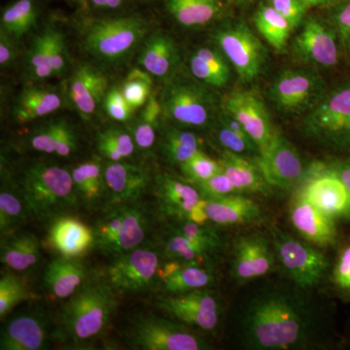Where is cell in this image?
Wrapping results in <instances>:
<instances>
[{
	"label": "cell",
	"instance_id": "cell-2",
	"mask_svg": "<svg viewBox=\"0 0 350 350\" xmlns=\"http://www.w3.org/2000/svg\"><path fill=\"white\" fill-rule=\"evenodd\" d=\"M117 306V292L107 280L88 278L62 308L55 336L64 344L92 342L107 330Z\"/></svg>",
	"mask_w": 350,
	"mask_h": 350
},
{
	"label": "cell",
	"instance_id": "cell-18",
	"mask_svg": "<svg viewBox=\"0 0 350 350\" xmlns=\"http://www.w3.org/2000/svg\"><path fill=\"white\" fill-rule=\"evenodd\" d=\"M105 190L113 206L137 202L150 185V174L144 167L124 162L105 165Z\"/></svg>",
	"mask_w": 350,
	"mask_h": 350
},
{
	"label": "cell",
	"instance_id": "cell-30",
	"mask_svg": "<svg viewBox=\"0 0 350 350\" xmlns=\"http://www.w3.org/2000/svg\"><path fill=\"white\" fill-rule=\"evenodd\" d=\"M2 264L13 271H24L40 260V243L31 232H17L2 237Z\"/></svg>",
	"mask_w": 350,
	"mask_h": 350
},
{
	"label": "cell",
	"instance_id": "cell-28",
	"mask_svg": "<svg viewBox=\"0 0 350 350\" xmlns=\"http://www.w3.org/2000/svg\"><path fill=\"white\" fill-rule=\"evenodd\" d=\"M160 282L163 293L182 294L213 286L215 275L207 266L170 261L161 268Z\"/></svg>",
	"mask_w": 350,
	"mask_h": 350
},
{
	"label": "cell",
	"instance_id": "cell-59",
	"mask_svg": "<svg viewBox=\"0 0 350 350\" xmlns=\"http://www.w3.org/2000/svg\"><path fill=\"white\" fill-rule=\"evenodd\" d=\"M207 204H208V198L202 196V199L193 207L192 211L188 214L185 220L191 221V222H194L196 224L208 225L211 221H209L208 215H207Z\"/></svg>",
	"mask_w": 350,
	"mask_h": 350
},
{
	"label": "cell",
	"instance_id": "cell-15",
	"mask_svg": "<svg viewBox=\"0 0 350 350\" xmlns=\"http://www.w3.org/2000/svg\"><path fill=\"white\" fill-rule=\"evenodd\" d=\"M223 109L243 126L260 153L269 146L278 129L259 94L252 90L232 91L223 101Z\"/></svg>",
	"mask_w": 350,
	"mask_h": 350
},
{
	"label": "cell",
	"instance_id": "cell-62",
	"mask_svg": "<svg viewBox=\"0 0 350 350\" xmlns=\"http://www.w3.org/2000/svg\"><path fill=\"white\" fill-rule=\"evenodd\" d=\"M234 1L238 2L239 4H247L252 0H234Z\"/></svg>",
	"mask_w": 350,
	"mask_h": 350
},
{
	"label": "cell",
	"instance_id": "cell-25",
	"mask_svg": "<svg viewBox=\"0 0 350 350\" xmlns=\"http://www.w3.org/2000/svg\"><path fill=\"white\" fill-rule=\"evenodd\" d=\"M219 163L239 194L269 196L273 193V188L267 183L256 159L251 160L250 157L224 150Z\"/></svg>",
	"mask_w": 350,
	"mask_h": 350
},
{
	"label": "cell",
	"instance_id": "cell-7",
	"mask_svg": "<svg viewBox=\"0 0 350 350\" xmlns=\"http://www.w3.org/2000/svg\"><path fill=\"white\" fill-rule=\"evenodd\" d=\"M155 306L170 319L206 333H215L224 317L222 298L211 288L159 295Z\"/></svg>",
	"mask_w": 350,
	"mask_h": 350
},
{
	"label": "cell",
	"instance_id": "cell-40",
	"mask_svg": "<svg viewBox=\"0 0 350 350\" xmlns=\"http://www.w3.org/2000/svg\"><path fill=\"white\" fill-rule=\"evenodd\" d=\"M27 206L22 196L6 187L0 193V230L1 237L12 234L16 228L27 220Z\"/></svg>",
	"mask_w": 350,
	"mask_h": 350
},
{
	"label": "cell",
	"instance_id": "cell-4",
	"mask_svg": "<svg viewBox=\"0 0 350 350\" xmlns=\"http://www.w3.org/2000/svg\"><path fill=\"white\" fill-rule=\"evenodd\" d=\"M269 237L278 269L299 286L315 290L330 275L332 262L320 247L275 225L269 229Z\"/></svg>",
	"mask_w": 350,
	"mask_h": 350
},
{
	"label": "cell",
	"instance_id": "cell-61",
	"mask_svg": "<svg viewBox=\"0 0 350 350\" xmlns=\"http://www.w3.org/2000/svg\"><path fill=\"white\" fill-rule=\"evenodd\" d=\"M310 7H324V8H331V7L337 5L345 0H303Z\"/></svg>",
	"mask_w": 350,
	"mask_h": 350
},
{
	"label": "cell",
	"instance_id": "cell-14",
	"mask_svg": "<svg viewBox=\"0 0 350 350\" xmlns=\"http://www.w3.org/2000/svg\"><path fill=\"white\" fill-rule=\"evenodd\" d=\"M255 159L267 183L273 189L297 187L305 176L306 169L300 154L278 130L269 146Z\"/></svg>",
	"mask_w": 350,
	"mask_h": 350
},
{
	"label": "cell",
	"instance_id": "cell-27",
	"mask_svg": "<svg viewBox=\"0 0 350 350\" xmlns=\"http://www.w3.org/2000/svg\"><path fill=\"white\" fill-rule=\"evenodd\" d=\"M63 105L61 94L49 87H25L18 94L12 107L17 123L27 124L56 112Z\"/></svg>",
	"mask_w": 350,
	"mask_h": 350
},
{
	"label": "cell",
	"instance_id": "cell-22",
	"mask_svg": "<svg viewBox=\"0 0 350 350\" xmlns=\"http://www.w3.org/2000/svg\"><path fill=\"white\" fill-rule=\"evenodd\" d=\"M154 191L160 211L167 217L185 220L202 195L194 184L180 180L167 174H158Z\"/></svg>",
	"mask_w": 350,
	"mask_h": 350
},
{
	"label": "cell",
	"instance_id": "cell-5",
	"mask_svg": "<svg viewBox=\"0 0 350 350\" xmlns=\"http://www.w3.org/2000/svg\"><path fill=\"white\" fill-rule=\"evenodd\" d=\"M133 349L144 350H208L213 345L192 327L151 313L137 314L128 330Z\"/></svg>",
	"mask_w": 350,
	"mask_h": 350
},
{
	"label": "cell",
	"instance_id": "cell-10",
	"mask_svg": "<svg viewBox=\"0 0 350 350\" xmlns=\"http://www.w3.org/2000/svg\"><path fill=\"white\" fill-rule=\"evenodd\" d=\"M278 269L271 237L260 232L241 234L232 243L230 275L239 286L257 282Z\"/></svg>",
	"mask_w": 350,
	"mask_h": 350
},
{
	"label": "cell",
	"instance_id": "cell-48",
	"mask_svg": "<svg viewBox=\"0 0 350 350\" xmlns=\"http://www.w3.org/2000/svg\"><path fill=\"white\" fill-rule=\"evenodd\" d=\"M103 105L108 116L120 123L130 121L135 111L130 103L126 101L122 90L117 87H112L108 90Z\"/></svg>",
	"mask_w": 350,
	"mask_h": 350
},
{
	"label": "cell",
	"instance_id": "cell-51",
	"mask_svg": "<svg viewBox=\"0 0 350 350\" xmlns=\"http://www.w3.org/2000/svg\"><path fill=\"white\" fill-rule=\"evenodd\" d=\"M202 196L206 198L224 197L232 194H239L234 184L222 172V170L211 178L200 183L195 184Z\"/></svg>",
	"mask_w": 350,
	"mask_h": 350
},
{
	"label": "cell",
	"instance_id": "cell-35",
	"mask_svg": "<svg viewBox=\"0 0 350 350\" xmlns=\"http://www.w3.org/2000/svg\"><path fill=\"white\" fill-rule=\"evenodd\" d=\"M162 250L163 257L170 261L207 267L211 261V255L200 250L172 227L163 239Z\"/></svg>",
	"mask_w": 350,
	"mask_h": 350
},
{
	"label": "cell",
	"instance_id": "cell-23",
	"mask_svg": "<svg viewBox=\"0 0 350 350\" xmlns=\"http://www.w3.org/2000/svg\"><path fill=\"white\" fill-rule=\"evenodd\" d=\"M48 340V323L39 313H25L9 320L2 329L1 350H40Z\"/></svg>",
	"mask_w": 350,
	"mask_h": 350
},
{
	"label": "cell",
	"instance_id": "cell-34",
	"mask_svg": "<svg viewBox=\"0 0 350 350\" xmlns=\"http://www.w3.org/2000/svg\"><path fill=\"white\" fill-rule=\"evenodd\" d=\"M38 19V9L34 0H15L2 10L0 31L19 40L36 27Z\"/></svg>",
	"mask_w": 350,
	"mask_h": 350
},
{
	"label": "cell",
	"instance_id": "cell-21",
	"mask_svg": "<svg viewBox=\"0 0 350 350\" xmlns=\"http://www.w3.org/2000/svg\"><path fill=\"white\" fill-rule=\"evenodd\" d=\"M206 211L211 223L224 227L259 225L267 220L261 204L243 194L208 198Z\"/></svg>",
	"mask_w": 350,
	"mask_h": 350
},
{
	"label": "cell",
	"instance_id": "cell-20",
	"mask_svg": "<svg viewBox=\"0 0 350 350\" xmlns=\"http://www.w3.org/2000/svg\"><path fill=\"white\" fill-rule=\"evenodd\" d=\"M46 245L66 258H80L94 246V230L72 216L62 215L51 221Z\"/></svg>",
	"mask_w": 350,
	"mask_h": 350
},
{
	"label": "cell",
	"instance_id": "cell-53",
	"mask_svg": "<svg viewBox=\"0 0 350 350\" xmlns=\"http://www.w3.org/2000/svg\"><path fill=\"white\" fill-rule=\"evenodd\" d=\"M195 53L204 59L218 75L222 76L225 80L229 82L230 77H231V68H230L229 61L223 54L222 51L215 49V48L200 47L195 51Z\"/></svg>",
	"mask_w": 350,
	"mask_h": 350
},
{
	"label": "cell",
	"instance_id": "cell-32",
	"mask_svg": "<svg viewBox=\"0 0 350 350\" xmlns=\"http://www.w3.org/2000/svg\"><path fill=\"white\" fill-rule=\"evenodd\" d=\"M253 22L257 31L275 52H285L294 29L283 16L267 2H262L253 16Z\"/></svg>",
	"mask_w": 350,
	"mask_h": 350
},
{
	"label": "cell",
	"instance_id": "cell-36",
	"mask_svg": "<svg viewBox=\"0 0 350 350\" xmlns=\"http://www.w3.org/2000/svg\"><path fill=\"white\" fill-rule=\"evenodd\" d=\"M202 142L194 133L182 129L170 128L163 139V153L167 162L181 165L202 150Z\"/></svg>",
	"mask_w": 350,
	"mask_h": 350
},
{
	"label": "cell",
	"instance_id": "cell-17",
	"mask_svg": "<svg viewBox=\"0 0 350 350\" xmlns=\"http://www.w3.org/2000/svg\"><path fill=\"white\" fill-rule=\"evenodd\" d=\"M288 215L295 232L308 243L320 248L337 244L335 219L317 208L298 191L295 190L290 200Z\"/></svg>",
	"mask_w": 350,
	"mask_h": 350
},
{
	"label": "cell",
	"instance_id": "cell-33",
	"mask_svg": "<svg viewBox=\"0 0 350 350\" xmlns=\"http://www.w3.org/2000/svg\"><path fill=\"white\" fill-rule=\"evenodd\" d=\"M76 193L87 206L98 204L105 194V167L100 161L80 163L71 172Z\"/></svg>",
	"mask_w": 350,
	"mask_h": 350
},
{
	"label": "cell",
	"instance_id": "cell-41",
	"mask_svg": "<svg viewBox=\"0 0 350 350\" xmlns=\"http://www.w3.org/2000/svg\"><path fill=\"white\" fill-rule=\"evenodd\" d=\"M34 298L24 280L12 273H2L0 278V317L5 319L23 301Z\"/></svg>",
	"mask_w": 350,
	"mask_h": 350
},
{
	"label": "cell",
	"instance_id": "cell-56",
	"mask_svg": "<svg viewBox=\"0 0 350 350\" xmlns=\"http://www.w3.org/2000/svg\"><path fill=\"white\" fill-rule=\"evenodd\" d=\"M163 115L162 101L159 100L156 93H152L148 100L145 103L144 110L140 114V119L158 128L160 118Z\"/></svg>",
	"mask_w": 350,
	"mask_h": 350
},
{
	"label": "cell",
	"instance_id": "cell-24",
	"mask_svg": "<svg viewBox=\"0 0 350 350\" xmlns=\"http://www.w3.org/2000/svg\"><path fill=\"white\" fill-rule=\"evenodd\" d=\"M87 280L86 267L79 258L61 256L46 267L42 285L52 298L63 300L72 296Z\"/></svg>",
	"mask_w": 350,
	"mask_h": 350
},
{
	"label": "cell",
	"instance_id": "cell-31",
	"mask_svg": "<svg viewBox=\"0 0 350 350\" xmlns=\"http://www.w3.org/2000/svg\"><path fill=\"white\" fill-rule=\"evenodd\" d=\"M167 10L182 27H198L220 17L223 5L221 0H169Z\"/></svg>",
	"mask_w": 350,
	"mask_h": 350
},
{
	"label": "cell",
	"instance_id": "cell-13",
	"mask_svg": "<svg viewBox=\"0 0 350 350\" xmlns=\"http://www.w3.org/2000/svg\"><path fill=\"white\" fill-rule=\"evenodd\" d=\"M296 191L330 217L350 222L349 190L327 163L315 162L306 169Z\"/></svg>",
	"mask_w": 350,
	"mask_h": 350
},
{
	"label": "cell",
	"instance_id": "cell-54",
	"mask_svg": "<svg viewBox=\"0 0 350 350\" xmlns=\"http://www.w3.org/2000/svg\"><path fill=\"white\" fill-rule=\"evenodd\" d=\"M157 128L144 120H138L133 129V137L135 144L142 150H149L156 142Z\"/></svg>",
	"mask_w": 350,
	"mask_h": 350
},
{
	"label": "cell",
	"instance_id": "cell-29",
	"mask_svg": "<svg viewBox=\"0 0 350 350\" xmlns=\"http://www.w3.org/2000/svg\"><path fill=\"white\" fill-rule=\"evenodd\" d=\"M178 62V48L174 39L163 32H156L149 36L138 56L140 66L152 76L158 78H165L172 75Z\"/></svg>",
	"mask_w": 350,
	"mask_h": 350
},
{
	"label": "cell",
	"instance_id": "cell-47",
	"mask_svg": "<svg viewBox=\"0 0 350 350\" xmlns=\"http://www.w3.org/2000/svg\"><path fill=\"white\" fill-rule=\"evenodd\" d=\"M49 36V55L55 75L59 77L64 75L68 66V53L66 38L63 32L53 25L47 27Z\"/></svg>",
	"mask_w": 350,
	"mask_h": 350
},
{
	"label": "cell",
	"instance_id": "cell-11",
	"mask_svg": "<svg viewBox=\"0 0 350 350\" xmlns=\"http://www.w3.org/2000/svg\"><path fill=\"white\" fill-rule=\"evenodd\" d=\"M325 93L323 79L310 69L283 70L269 88L271 103L283 114L310 111Z\"/></svg>",
	"mask_w": 350,
	"mask_h": 350
},
{
	"label": "cell",
	"instance_id": "cell-43",
	"mask_svg": "<svg viewBox=\"0 0 350 350\" xmlns=\"http://www.w3.org/2000/svg\"><path fill=\"white\" fill-rule=\"evenodd\" d=\"M329 280L333 291L342 300L350 301V239L338 250Z\"/></svg>",
	"mask_w": 350,
	"mask_h": 350
},
{
	"label": "cell",
	"instance_id": "cell-9",
	"mask_svg": "<svg viewBox=\"0 0 350 350\" xmlns=\"http://www.w3.org/2000/svg\"><path fill=\"white\" fill-rule=\"evenodd\" d=\"M161 101L163 118L188 128H206L216 109L215 98L211 92L185 80L167 85Z\"/></svg>",
	"mask_w": 350,
	"mask_h": 350
},
{
	"label": "cell",
	"instance_id": "cell-52",
	"mask_svg": "<svg viewBox=\"0 0 350 350\" xmlns=\"http://www.w3.org/2000/svg\"><path fill=\"white\" fill-rule=\"evenodd\" d=\"M189 68L191 73L199 81L204 83L213 87H224L228 84L227 80H225L220 75H218L213 68L207 64L204 59H202L199 55L194 54L189 59Z\"/></svg>",
	"mask_w": 350,
	"mask_h": 350
},
{
	"label": "cell",
	"instance_id": "cell-16",
	"mask_svg": "<svg viewBox=\"0 0 350 350\" xmlns=\"http://www.w3.org/2000/svg\"><path fill=\"white\" fill-rule=\"evenodd\" d=\"M338 36L328 21L306 17L303 27L292 43L294 56L303 63L322 68L338 64Z\"/></svg>",
	"mask_w": 350,
	"mask_h": 350
},
{
	"label": "cell",
	"instance_id": "cell-57",
	"mask_svg": "<svg viewBox=\"0 0 350 350\" xmlns=\"http://www.w3.org/2000/svg\"><path fill=\"white\" fill-rule=\"evenodd\" d=\"M328 149L350 156V107L345 117L344 125L338 131L337 137L334 138L333 142L329 145Z\"/></svg>",
	"mask_w": 350,
	"mask_h": 350
},
{
	"label": "cell",
	"instance_id": "cell-46",
	"mask_svg": "<svg viewBox=\"0 0 350 350\" xmlns=\"http://www.w3.org/2000/svg\"><path fill=\"white\" fill-rule=\"evenodd\" d=\"M215 137L224 150L232 152L239 155L253 156L255 158L260 155L259 147L253 140L241 137L219 119L215 128Z\"/></svg>",
	"mask_w": 350,
	"mask_h": 350
},
{
	"label": "cell",
	"instance_id": "cell-12",
	"mask_svg": "<svg viewBox=\"0 0 350 350\" xmlns=\"http://www.w3.org/2000/svg\"><path fill=\"white\" fill-rule=\"evenodd\" d=\"M160 255L137 247L116 256L107 267L105 280L120 294H137L151 289L160 280Z\"/></svg>",
	"mask_w": 350,
	"mask_h": 350
},
{
	"label": "cell",
	"instance_id": "cell-64",
	"mask_svg": "<svg viewBox=\"0 0 350 350\" xmlns=\"http://www.w3.org/2000/svg\"><path fill=\"white\" fill-rule=\"evenodd\" d=\"M349 54H350V48H349Z\"/></svg>",
	"mask_w": 350,
	"mask_h": 350
},
{
	"label": "cell",
	"instance_id": "cell-19",
	"mask_svg": "<svg viewBox=\"0 0 350 350\" xmlns=\"http://www.w3.org/2000/svg\"><path fill=\"white\" fill-rule=\"evenodd\" d=\"M107 76L89 64H81L69 79L68 94L76 111L89 120L103 103L108 92Z\"/></svg>",
	"mask_w": 350,
	"mask_h": 350
},
{
	"label": "cell",
	"instance_id": "cell-42",
	"mask_svg": "<svg viewBox=\"0 0 350 350\" xmlns=\"http://www.w3.org/2000/svg\"><path fill=\"white\" fill-rule=\"evenodd\" d=\"M152 75L140 68L131 69L122 86V93L133 109L144 107L152 94Z\"/></svg>",
	"mask_w": 350,
	"mask_h": 350
},
{
	"label": "cell",
	"instance_id": "cell-3",
	"mask_svg": "<svg viewBox=\"0 0 350 350\" xmlns=\"http://www.w3.org/2000/svg\"><path fill=\"white\" fill-rule=\"evenodd\" d=\"M19 192L29 214L39 221L54 220L79 202L71 172L51 163L27 167Z\"/></svg>",
	"mask_w": 350,
	"mask_h": 350
},
{
	"label": "cell",
	"instance_id": "cell-55",
	"mask_svg": "<svg viewBox=\"0 0 350 350\" xmlns=\"http://www.w3.org/2000/svg\"><path fill=\"white\" fill-rule=\"evenodd\" d=\"M19 55L17 40L5 31H0V64L1 68H8L17 59Z\"/></svg>",
	"mask_w": 350,
	"mask_h": 350
},
{
	"label": "cell",
	"instance_id": "cell-37",
	"mask_svg": "<svg viewBox=\"0 0 350 350\" xmlns=\"http://www.w3.org/2000/svg\"><path fill=\"white\" fill-rule=\"evenodd\" d=\"M96 146L98 153L109 162H123L135 150L133 135L121 128H107L96 135Z\"/></svg>",
	"mask_w": 350,
	"mask_h": 350
},
{
	"label": "cell",
	"instance_id": "cell-60",
	"mask_svg": "<svg viewBox=\"0 0 350 350\" xmlns=\"http://www.w3.org/2000/svg\"><path fill=\"white\" fill-rule=\"evenodd\" d=\"M96 9H116L123 4L124 0H89Z\"/></svg>",
	"mask_w": 350,
	"mask_h": 350
},
{
	"label": "cell",
	"instance_id": "cell-49",
	"mask_svg": "<svg viewBox=\"0 0 350 350\" xmlns=\"http://www.w3.org/2000/svg\"><path fill=\"white\" fill-rule=\"evenodd\" d=\"M267 3L283 16L294 29L303 25L308 10L312 8L303 0H267Z\"/></svg>",
	"mask_w": 350,
	"mask_h": 350
},
{
	"label": "cell",
	"instance_id": "cell-63",
	"mask_svg": "<svg viewBox=\"0 0 350 350\" xmlns=\"http://www.w3.org/2000/svg\"><path fill=\"white\" fill-rule=\"evenodd\" d=\"M347 158H349V160H350V156L347 157Z\"/></svg>",
	"mask_w": 350,
	"mask_h": 350
},
{
	"label": "cell",
	"instance_id": "cell-6",
	"mask_svg": "<svg viewBox=\"0 0 350 350\" xmlns=\"http://www.w3.org/2000/svg\"><path fill=\"white\" fill-rule=\"evenodd\" d=\"M148 27L138 16L98 20L85 31L83 46L86 52L100 61H121L146 36Z\"/></svg>",
	"mask_w": 350,
	"mask_h": 350
},
{
	"label": "cell",
	"instance_id": "cell-1",
	"mask_svg": "<svg viewBox=\"0 0 350 350\" xmlns=\"http://www.w3.org/2000/svg\"><path fill=\"white\" fill-rule=\"evenodd\" d=\"M314 290L285 280L255 285L236 314L239 347L248 350H317L332 347L333 317Z\"/></svg>",
	"mask_w": 350,
	"mask_h": 350
},
{
	"label": "cell",
	"instance_id": "cell-50",
	"mask_svg": "<svg viewBox=\"0 0 350 350\" xmlns=\"http://www.w3.org/2000/svg\"><path fill=\"white\" fill-rule=\"evenodd\" d=\"M332 27L337 32L340 43L350 48V0H345L329 8V19Z\"/></svg>",
	"mask_w": 350,
	"mask_h": 350
},
{
	"label": "cell",
	"instance_id": "cell-26",
	"mask_svg": "<svg viewBox=\"0 0 350 350\" xmlns=\"http://www.w3.org/2000/svg\"><path fill=\"white\" fill-rule=\"evenodd\" d=\"M118 206L121 214L119 234L107 252L115 256L139 247L146 239L151 225L150 214L139 202Z\"/></svg>",
	"mask_w": 350,
	"mask_h": 350
},
{
	"label": "cell",
	"instance_id": "cell-38",
	"mask_svg": "<svg viewBox=\"0 0 350 350\" xmlns=\"http://www.w3.org/2000/svg\"><path fill=\"white\" fill-rule=\"evenodd\" d=\"M25 68L29 77L36 81L56 77L51 64L47 27L32 39L25 55Z\"/></svg>",
	"mask_w": 350,
	"mask_h": 350
},
{
	"label": "cell",
	"instance_id": "cell-58",
	"mask_svg": "<svg viewBox=\"0 0 350 350\" xmlns=\"http://www.w3.org/2000/svg\"><path fill=\"white\" fill-rule=\"evenodd\" d=\"M328 167L333 170L334 174L337 175L347 188L350 194V160L347 159H338V160L331 161L327 163Z\"/></svg>",
	"mask_w": 350,
	"mask_h": 350
},
{
	"label": "cell",
	"instance_id": "cell-39",
	"mask_svg": "<svg viewBox=\"0 0 350 350\" xmlns=\"http://www.w3.org/2000/svg\"><path fill=\"white\" fill-rule=\"evenodd\" d=\"M174 229L181 232L195 246L213 256L224 248L225 241L222 236L209 225H199L188 220H177Z\"/></svg>",
	"mask_w": 350,
	"mask_h": 350
},
{
	"label": "cell",
	"instance_id": "cell-44",
	"mask_svg": "<svg viewBox=\"0 0 350 350\" xmlns=\"http://www.w3.org/2000/svg\"><path fill=\"white\" fill-rule=\"evenodd\" d=\"M68 126L66 120H55L41 126L29 138L31 148L41 153L56 154L57 146Z\"/></svg>",
	"mask_w": 350,
	"mask_h": 350
},
{
	"label": "cell",
	"instance_id": "cell-8",
	"mask_svg": "<svg viewBox=\"0 0 350 350\" xmlns=\"http://www.w3.org/2000/svg\"><path fill=\"white\" fill-rule=\"evenodd\" d=\"M213 39L243 83L256 80L267 64L268 52L243 22H228L215 29Z\"/></svg>",
	"mask_w": 350,
	"mask_h": 350
},
{
	"label": "cell",
	"instance_id": "cell-45",
	"mask_svg": "<svg viewBox=\"0 0 350 350\" xmlns=\"http://www.w3.org/2000/svg\"><path fill=\"white\" fill-rule=\"evenodd\" d=\"M182 174L192 184L200 183L218 174L221 170L219 160L216 161L204 151L200 150L195 154L187 162L179 165Z\"/></svg>",
	"mask_w": 350,
	"mask_h": 350
}]
</instances>
